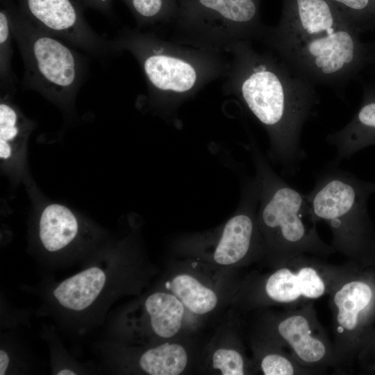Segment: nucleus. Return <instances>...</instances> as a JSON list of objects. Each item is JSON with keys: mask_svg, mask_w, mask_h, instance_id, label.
<instances>
[{"mask_svg": "<svg viewBox=\"0 0 375 375\" xmlns=\"http://www.w3.org/2000/svg\"><path fill=\"white\" fill-rule=\"evenodd\" d=\"M106 281V274L101 268L90 267L60 283L54 290L53 296L66 309L83 310L97 298Z\"/></svg>", "mask_w": 375, "mask_h": 375, "instance_id": "16", "label": "nucleus"}, {"mask_svg": "<svg viewBox=\"0 0 375 375\" xmlns=\"http://www.w3.org/2000/svg\"><path fill=\"white\" fill-rule=\"evenodd\" d=\"M83 7L92 8L101 13L110 16L112 15V0H81Z\"/></svg>", "mask_w": 375, "mask_h": 375, "instance_id": "24", "label": "nucleus"}, {"mask_svg": "<svg viewBox=\"0 0 375 375\" xmlns=\"http://www.w3.org/2000/svg\"><path fill=\"white\" fill-rule=\"evenodd\" d=\"M226 53L231 59L224 92L236 97L265 128L271 159L294 174L306 157L301 134L318 103L313 84L273 51H258L251 42H235Z\"/></svg>", "mask_w": 375, "mask_h": 375, "instance_id": "1", "label": "nucleus"}, {"mask_svg": "<svg viewBox=\"0 0 375 375\" xmlns=\"http://www.w3.org/2000/svg\"><path fill=\"white\" fill-rule=\"evenodd\" d=\"M19 6L39 28L101 61L117 53L87 22L81 0H19Z\"/></svg>", "mask_w": 375, "mask_h": 375, "instance_id": "11", "label": "nucleus"}, {"mask_svg": "<svg viewBox=\"0 0 375 375\" xmlns=\"http://www.w3.org/2000/svg\"><path fill=\"white\" fill-rule=\"evenodd\" d=\"M374 193L375 183L360 179L332 162L318 174L306 194L317 221L331 229V246L352 263L375 253V232L367 209Z\"/></svg>", "mask_w": 375, "mask_h": 375, "instance_id": "5", "label": "nucleus"}, {"mask_svg": "<svg viewBox=\"0 0 375 375\" xmlns=\"http://www.w3.org/2000/svg\"><path fill=\"white\" fill-rule=\"evenodd\" d=\"M9 364L8 353L3 349L0 350V375H4Z\"/></svg>", "mask_w": 375, "mask_h": 375, "instance_id": "25", "label": "nucleus"}, {"mask_svg": "<svg viewBox=\"0 0 375 375\" xmlns=\"http://www.w3.org/2000/svg\"><path fill=\"white\" fill-rule=\"evenodd\" d=\"M362 278L356 274L352 265L328 294L338 374H344L351 367L360 345L365 316L373 307L374 288Z\"/></svg>", "mask_w": 375, "mask_h": 375, "instance_id": "10", "label": "nucleus"}, {"mask_svg": "<svg viewBox=\"0 0 375 375\" xmlns=\"http://www.w3.org/2000/svg\"><path fill=\"white\" fill-rule=\"evenodd\" d=\"M0 103V158L7 160L12 153V144L32 126L11 102L12 94L1 93Z\"/></svg>", "mask_w": 375, "mask_h": 375, "instance_id": "22", "label": "nucleus"}, {"mask_svg": "<svg viewBox=\"0 0 375 375\" xmlns=\"http://www.w3.org/2000/svg\"><path fill=\"white\" fill-rule=\"evenodd\" d=\"M58 375H74L76 373L70 369H65L60 370L58 373Z\"/></svg>", "mask_w": 375, "mask_h": 375, "instance_id": "26", "label": "nucleus"}, {"mask_svg": "<svg viewBox=\"0 0 375 375\" xmlns=\"http://www.w3.org/2000/svg\"><path fill=\"white\" fill-rule=\"evenodd\" d=\"M352 265H334L318 256H299L266 273L247 276L233 303L242 312L299 306L328 295Z\"/></svg>", "mask_w": 375, "mask_h": 375, "instance_id": "7", "label": "nucleus"}, {"mask_svg": "<svg viewBox=\"0 0 375 375\" xmlns=\"http://www.w3.org/2000/svg\"><path fill=\"white\" fill-rule=\"evenodd\" d=\"M78 231L75 215L65 206L52 203L43 210L39 222V236L43 247L55 252L69 245Z\"/></svg>", "mask_w": 375, "mask_h": 375, "instance_id": "18", "label": "nucleus"}, {"mask_svg": "<svg viewBox=\"0 0 375 375\" xmlns=\"http://www.w3.org/2000/svg\"><path fill=\"white\" fill-rule=\"evenodd\" d=\"M244 193L241 208L223 226L206 258L215 267L235 271L263 260L264 247L256 209L259 201L258 181H251Z\"/></svg>", "mask_w": 375, "mask_h": 375, "instance_id": "12", "label": "nucleus"}, {"mask_svg": "<svg viewBox=\"0 0 375 375\" xmlns=\"http://www.w3.org/2000/svg\"><path fill=\"white\" fill-rule=\"evenodd\" d=\"M190 356L187 344L176 339L167 340L144 351L138 365L149 375H179L187 371Z\"/></svg>", "mask_w": 375, "mask_h": 375, "instance_id": "19", "label": "nucleus"}, {"mask_svg": "<svg viewBox=\"0 0 375 375\" xmlns=\"http://www.w3.org/2000/svg\"><path fill=\"white\" fill-rule=\"evenodd\" d=\"M117 53L129 52L146 78L150 104L169 114L209 83L225 77L230 66L223 53L201 49L153 31L124 27L110 40Z\"/></svg>", "mask_w": 375, "mask_h": 375, "instance_id": "3", "label": "nucleus"}, {"mask_svg": "<svg viewBox=\"0 0 375 375\" xmlns=\"http://www.w3.org/2000/svg\"><path fill=\"white\" fill-rule=\"evenodd\" d=\"M170 39L190 47L226 53L233 44L262 42L268 26L260 16V0H177Z\"/></svg>", "mask_w": 375, "mask_h": 375, "instance_id": "8", "label": "nucleus"}, {"mask_svg": "<svg viewBox=\"0 0 375 375\" xmlns=\"http://www.w3.org/2000/svg\"><path fill=\"white\" fill-rule=\"evenodd\" d=\"M254 368L264 375L321 374L299 362L286 349L272 342L249 337Z\"/></svg>", "mask_w": 375, "mask_h": 375, "instance_id": "17", "label": "nucleus"}, {"mask_svg": "<svg viewBox=\"0 0 375 375\" xmlns=\"http://www.w3.org/2000/svg\"><path fill=\"white\" fill-rule=\"evenodd\" d=\"M132 12L138 28L145 31L169 26L178 11L177 0H121Z\"/></svg>", "mask_w": 375, "mask_h": 375, "instance_id": "21", "label": "nucleus"}, {"mask_svg": "<svg viewBox=\"0 0 375 375\" xmlns=\"http://www.w3.org/2000/svg\"><path fill=\"white\" fill-rule=\"evenodd\" d=\"M165 290L174 294L187 311L194 316L206 317L220 306L222 297L215 285L191 270H179L171 274Z\"/></svg>", "mask_w": 375, "mask_h": 375, "instance_id": "14", "label": "nucleus"}, {"mask_svg": "<svg viewBox=\"0 0 375 375\" xmlns=\"http://www.w3.org/2000/svg\"><path fill=\"white\" fill-rule=\"evenodd\" d=\"M249 337L272 342L288 350L302 365L321 374H338L333 342L318 319L314 301L278 310H253Z\"/></svg>", "mask_w": 375, "mask_h": 375, "instance_id": "9", "label": "nucleus"}, {"mask_svg": "<svg viewBox=\"0 0 375 375\" xmlns=\"http://www.w3.org/2000/svg\"><path fill=\"white\" fill-rule=\"evenodd\" d=\"M360 33L331 0H284L279 23L262 42L312 84L338 90L372 58Z\"/></svg>", "mask_w": 375, "mask_h": 375, "instance_id": "2", "label": "nucleus"}, {"mask_svg": "<svg viewBox=\"0 0 375 375\" xmlns=\"http://www.w3.org/2000/svg\"><path fill=\"white\" fill-rule=\"evenodd\" d=\"M24 63L22 86L69 108L85 77L83 55L61 39L35 26L12 0H0Z\"/></svg>", "mask_w": 375, "mask_h": 375, "instance_id": "6", "label": "nucleus"}, {"mask_svg": "<svg viewBox=\"0 0 375 375\" xmlns=\"http://www.w3.org/2000/svg\"><path fill=\"white\" fill-rule=\"evenodd\" d=\"M326 142L335 149L336 164L375 145V88H365L358 110L344 126L328 135Z\"/></svg>", "mask_w": 375, "mask_h": 375, "instance_id": "13", "label": "nucleus"}, {"mask_svg": "<svg viewBox=\"0 0 375 375\" xmlns=\"http://www.w3.org/2000/svg\"><path fill=\"white\" fill-rule=\"evenodd\" d=\"M144 310L149 330L156 338L176 339L183 327L187 310L174 294L167 290L155 292L145 299Z\"/></svg>", "mask_w": 375, "mask_h": 375, "instance_id": "15", "label": "nucleus"}, {"mask_svg": "<svg viewBox=\"0 0 375 375\" xmlns=\"http://www.w3.org/2000/svg\"><path fill=\"white\" fill-rule=\"evenodd\" d=\"M234 331L227 342L216 345L208 356L209 367L222 375H244L256 374L252 358H249L239 336Z\"/></svg>", "mask_w": 375, "mask_h": 375, "instance_id": "20", "label": "nucleus"}, {"mask_svg": "<svg viewBox=\"0 0 375 375\" xmlns=\"http://www.w3.org/2000/svg\"><path fill=\"white\" fill-rule=\"evenodd\" d=\"M13 38L6 7L1 3L0 8V86L1 93L13 94L16 90L17 79L11 67L13 55Z\"/></svg>", "mask_w": 375, "mask_h": 375, "instance_id": "23", "label": "nucleus"}, {"mask_svg": "<svg viewBox=\"0 0 375 375\" xmlns=\"http://www.w3.org/2000/svg\"><path fill=\"white\" fill-rule=\"evenodd\" d=\"M252 149L259 185L257 223L264 247L262 262L273 268L301 255L327 259L335 251L319 237L306 194L290 186L257 148Z\"/></svg>", "mask_w": 375, "mask_h": 375, "instance_id": "4", "label": "nucleus"}]
</instances>
